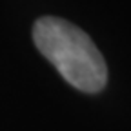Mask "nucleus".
Wrapping results in <instances>:
<instances>
[{
    "label": "nucleus",
    "instance_id": "f257e3e1",
    "mask_svg": "<svg viewBox=\"0 0 131 131\" xmlns=\"http://www.w3.org/2000/svg\"><path fill=\"white\" fill-rule=\"evenodd\" d=\"M38 51L80 91L96 93L106 86L107 68L95 42L80 27L55 16H44L33 27Z\"/></svg>",
    "mask_w": 131,
    "mask_h": 131
}]
</instances>
